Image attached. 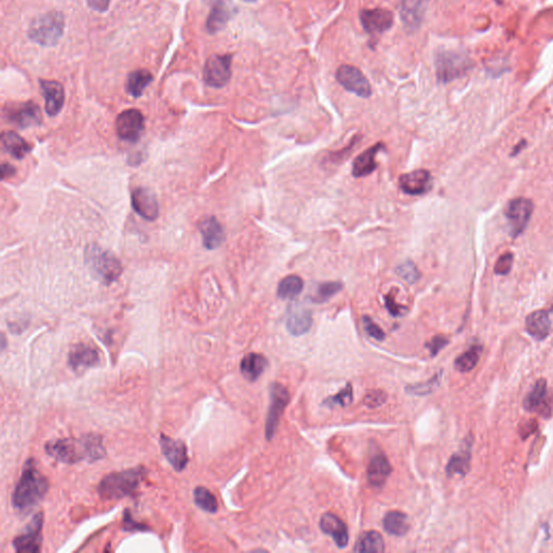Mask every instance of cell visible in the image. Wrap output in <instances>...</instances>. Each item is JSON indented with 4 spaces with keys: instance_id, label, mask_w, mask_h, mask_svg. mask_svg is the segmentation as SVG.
Wrapping results in <instances>:
<instances>
[{
    "instance_id": "47",
    "label": "cell",
    "mask_w": 553,
    "mask_h": 553,
    "mask_svg": "<svg viewBox=\"0 0 553 553\" xmlns=\"http://www.w3.org/2000/svg\"><path fill=\"white\" fill-rule=\"evenodd\" d=\"M87 4L94 11L103 14L108 10L111 0H87Z\"/></svg>"
},
{
    "instance_id": "18",
    "label": "cell",
    "mask_w": 553,
    "mask_h": 553,
    "mask_svg": "<svg viewBox=\"0 0 553 553\" xmlns=\"http://www.w3.org/2000/svg\"><path fill=\"white\" fill-rule=\"evenodd\" d=\"M288 331L294 336H300L306 334L310 330L313 325L311 311L302 304H292L288 310L287 321Z\"/></svg>"
},
{
    "instance_id": "45",
    "label": "cell",
    "mask_w": 553,
    "mask_h": 553,
    "mask_svg": "<svg viewBox=\"0 0 553 553\" xmlns=\"http://www.w3.org/2000/svg\"><path fill=\"white\" fill-rule=\"evenodd\" d=\"M449 342L450 340L445 338V336H435L430 342L427 343L426 347L430 351L431 355H437L440 352V350H442L449 344Z\"/></svg>"
},
{
    "instance_id": "17",
    "label": "cell",
    "mask_w": 553,
    "mask_h": 553,
    "mask_svg": "<svg viewBox=\"0 0 553 553\" xmlns=\"http://www.w3.org/2000/svg\"><path fill=\"white\" fill-rule=\"evenodd\" d=\"M429 0H400L401 21L409 31H415L422 25Z\"/></svg>"
},
{
    "instance_id": "9",
    "label": "cell",
    "mask_w": 553,
    "mask_h": 553,
    "mask_svg": "<svg viewBox=\"0 0 553 553\" xmlns=\"http://www.w3.org/2000/svg\"><path fill=\"white\" fill-rule=\"evenodd\" d=\"M336 79L347 91L355 93L360 98L371 96L372 88L362 71L351 65H342L336 71Z\"/></svg>"
},
{
    "instance_id": "1",
    "label": "cell",
    "mask_w": 553,
    "mask_h": 553,
    "mask_svg": "<svg viewBox=\"0 0 553 553\" xmlns=\"http://www.w3.org/2000/svg\"><path fill=\"white\" fill-rule=\"evenodd\" d=\"M46 452L48 455L56 458L64 464H76V462H96L102 460L106 455L103 447L102 438L98 435L90 433L79 439H59L52 440L46 445Z\"/></svg>"
},
{
    "instance_id": "39",
    "label": "cell",
    "mask_w": 553,
    "mask_h": 553,
    "mask_svg": "<svg viewBox=\"0 0 553 553\" xmlns=\"http://www.w3.org/2000/svg\"><path fill=\"white\" fill-rule=\"evenodd\" d=\"M352 386H351V384H347V386L343 390H340L338 395L329 397L327 400L323 401V405L330 407H336V405L345 407L352 403Z\"/></svg>"
},
{
    "instance_id": "15",
    "label": "cell",
    "mask_w": 553,
    "mask_h": 553,
    "mask_svg": "<svg viewBox=\"0 0 553 553\" xmlns=\"http://www.w3.org/2000/svg\"><path fill=\"white\" fill-rule=\"evenodd\" d=\"M132 207L136 213L144 220L153 222L159 215V206H158L156 196L149 189H134L131 196Z\"/></svg>"
},
{
    "instance_id": "6",
    "label": "cell",
    "mask_w": 553,
    "mask_h": 553,
    "mask_svg": "<svg viewBox=\"0 0 553 553\" xmlns=\"http://www.w3.org/2000/svg\"><path fill=\"white\" fill-rule=\"evenodd\" d=\"M435 65L439 83H447L462 77L472 67V61L464 52L442 51L437 54Z\"/></svg>"
},
{
    "instance_id": "35",
    "label": "cell",
    "mask_w": 553,
    "mask_h": 553,
    "mask_svg": "<svg viewBox=\"0 0 553 553\" xmlns=\"http://www.w3.org/2000/svg\"><path fill=\"white\" fill-rule=\"evenodd\" d=\"M304 289V281L298 275H288L279 283L278 296L283 300H292L300 295Z\"/></svg>"
},
{
    "instance_id": "32",
    "label": "cell",
    "mask_w": 553,
    "mask_h": 553,
    "mask_svg": "<svg viewBox=\"0 0 553 553\" xmlns=\"http://www.w3.org/2000/svg\"><path fill=\"white\" fill-rule=\"evenodd\" d=\"M355 552H374L380 553L385 551L384 540L382 535L377 532L370 531L361 534L358 540L355 542Z\"/></svg>"
},
{
    "instance_id": "28",
    "label": "cell",
    "mask_w": 553,
    "mask_h": 553,
    "mask_svg": "<svg viewBox=\"0 0 553 553\" xmlns=\"http://www.w3.org/2000/svg\"><path fill=\"white\" fill-rule=\"evenodd\" d=\"M525 323H527V331L535 340H544L550 333L551 320L547 311L538 310L531 313Z\"/></svg>"
},
{
    "instance_id": "2",
    "label": "cell",
    "mask_w": 553,
    "mask_h": 553,
    "mask_svg": "<svg viewBox=\"0 0 553 553\" xmlns=\"http://www.w3.org/2000/svg\"><path fill=\"white\" fill-rule=\"evenodd\" d=\"M49 489L47 479L36 468L34 460L25 462L22 476L14 489L12 504L18 510H29L41 502Z\"/></svg>"
},
{
    "instance_id": "41",
    "label": "cell",
    "mask_w": 553,
    "mask_h": 553,
    "mask_svg": "<svg viewBox=\"0 0 553 553\" xmlns=\"http://www.w3.org/2000/svg\"><path fill=\"white\" fill-rule=\"evenodd\" d=\"M397 273L403 280L407 281V283H412V285L417 283L418 279L420 278V273L418 271L417 267L411 260H407V262L401 264L397 268Z\"/></svg>"
},
{
    "instance_id": "7",
    "label": "cell",
    "mask_w": 553,
    "mask_h": 553,
    "mask_svg": "<svg viewBox=\"0 0 553 553\" xmlns=\"http://www.w3.org/2000/svg\"><path fill=\"white\" fill-rule=\"evenodd\" d=\"M231 54H214L208 59L203 69V79L209 87L223 88L231 77Z\"/></svg>"
},
{
    "instance_id": "43",
    "label": "cell",
    "mask_w": 553,
    "mask_h": 553,
    "mask_svg": "<svg viewBox=\"0 0 553 553\" xmlns=\"http://www.w3.org/2000/svg\"><path fill=\"white\" fill-rule=\"evenodd\" d=\"M363 325H365V331H367V333L369 334L372 338H374V340H385L384 331L380 329V325H376V323H374L370 317H367V315L363 317Z\"/></svg>"
},
{
    "instance_id": "23",
    "label": "cell",
    "mask_w": 553,
    "mask_h": 553,
    "mask_svg": "<svg viewBox=\"0 0 553 553\" xmlns=\"http://www.w3.org/2000/svg\"><path fill=\"white\" fill-rule=\"evenodd\" d=\"M320 529L323 533L331 536L340 548H345L348 544V529L346 524L333 513H325L321 517Z\"/></svg>"
},
{
    "instance_id": "3",
    "label": "cell",
    "mask_w": 553,
    "mask_h": 553,
    "mask_svg": "<svg viewBox=\"0 0 553 553\" xmlns=\"http://www.w3.org/2000/svg\"><path fill=\"white\" fill-rule=\"evenodd\" d=\"M146 473V469L143 467L111 473L101 481L98 493L103 499L106 500L121 499L126 496L132 495L136 493Z\"/></svg>"
},
{
    "instance_id": "4",
    "label": "cell",
    "mask_w": 553,
    "mask_h": 553,
    "mask_svg": "<svg viewBox=\"0 0 553 553\" xmlns=\"http://www.w3.org/2000/svg\"><path fill=\"white\" fill-rule=\"evenodd\" d=\"M65 20L62 12L51 11L38 16L31 22L29 37L44 47L56 45L64 33Z\"/></svg>"
},
{
    "instance_id": "19",
    "label": "cell",
    "mask_w": 553,
    "mask_h": 553,
    "mask_svg": "<svg viewBox=\"0 0 553 553\" xmlns=\"http://www.w3.org/2000/svg\"><path fill=\"white\" fill-rule=\"evenodd\" d=\"M399 184L403 193L420 196L430 191L432 178L427 170H415L401 176Z\"/></svg>"
},
{
    "instance_id": "34",
    "label": "cell",
    "mask_w": 553,
    "mask_h": 553,
    "mask_svg": "<svg viewBox=\"0 0 553 553\" xmlns=\"http://www.w3.org/2000/svg\"><path fill=\"white\" fill-rule=\"evenodd\" d=\"M482 346L480 345H473L468 350L465 351L455 360V369L462 373L472 371L480 360L481 353H482Z\"/></svg>"
},
{
    "instance_id": "25",
    "label": "cell",
    "mask_w": 553,
    "mask_h": 553,
    "mask_svg": "<svg viewBox=\"0 0 553 553\" xmlns=\"http://www.w3.org/2000/svg\"><path fill=\"white\" fill-rule=\"evenodd\" d=\"M382 148H384V145L382 143H378V144L370 147L369 149L363 151L358 157L355 158L352 163L353 176H355V178H363V176L373 173L376 168H377L376 156Z\"/></svg>"
},
{
    "instance_id": "8",
    "label": "cell",
    "mask_w": 553,
    "mask_h": 553,
    "mask_svg": "<svg viewBox=\"0 0 553 553\" xmlns=\"http://www.w3.org/2000/svg\"><path fill=\"white\" fill-rule=\"evenodd\" d=\"M290 401V395L287 389L278 382H273L270 386V407L266 418L265 435L267 440H271L278 428L279 422L283 411Z\"/></svg>"
},
{
    "instance_id": "20",
    "label": "cell",
    "mask_w": 553,
    "mask_h": 553,
    "mask_svg": "<svg viewBox=\"0 0 553 553\" xmlns=\"http://www.w3.org/2000/svg\"><path fill=\"white\" fill-rule=\"evenodd\" d=\"M161 447L163 455L167 458L168 462L173 467L174 470H184L188 462V455H187V447L185 443L181 440H174L169 437L161 435Z\"/></svg>"
},
{
    "instance_id": "50",
    "label": "cell",
    "mask_w": 553,
    "mask_h": 553,
    "mask_svg": "<svg viewBox=\"0 0 553 553\" xmlns=\"http://www.w3.org/2000/svg\"><path fill=\"white\" fill-rule=\"evenodd\" d=\"M243 1H245V3H254V1H258V0H243Z\"/></svg>"
},
{
    "instance_id": "38",
    "label": "cell",
    "mask_w": 553,
    "mask_h": 553,
    "mask_svg": "<svg viewBox=\"0 0 553 553\" xmlns=\"http://www.w3.org/2000/svg\"><path fill=\"white\" fill-rule=\"evenodd\" d=\"M343 285L340 283H336V281H332V283H320V285L315 289V295H313V300L315 303H325L329 300L330 298H333L334 295L338 293L342 290Z\"/></svg>"
},
{
    "instance_id": "16",
    "label": "cell",
    "mask_w": 553,
    "mask_h": 553,
    "mask_svg": "<svg viewBox=\"0 0 553 553\" xmlns=\"http://www.w3.org/2000/svg\"><path fill=\"white\" fill-rule=\"evenodd\" d=\"M235 14L237 8L230 0H216L206 23L207 31L210 34L218 33L228 24Z\"/></svg>"
},
{
    "instance_id": "42",
    "label": "cell",
    "mask_w": 553,
    "mask_h": 553,
    "mask_svg": "<svg viewBox=\"0 0 553 553\" xmlns=\"http://www.w3.org/2000/svg\"><path fill=\"white\" fill-rule=\"evenodd\" d=\"M387 395L382 390H373L371 392L367 393V396L363 399V403L367 405V407H378L380 405H384L386 402Z\"/></svg>"
},
{
    "instance_id": "14",
    "label": "cell",
    "mask_w": 553,
    "mask_h": 553,
    "mask_svg": "<svg viewBox=\"0 0 553 553\" xmlns=\"http://www.w3.org/2000/svg\"><path fill=\"white\" fill-rule=\"evenodd\" d=\"M363 29L372 36H380L391 29L393 24L392 12L382 8L363 9L360 11Z\"/></svg>"
},
{
    "instance_id": "30",
    "label": "cell",
    "mask_w": 553,
    "mask_h": 553,
    "mask_svg": "<svg viewBox=\"0 0 553 553\" xmlns=\"http://www.w3.org/2000/svg\"><path fill=\"white\" fill-rule=\"evenodd\" d=\"M1 143H3V148L5 149L6 153H9L18 161L23 159L31 151V145H29L22 136H19L16 132H4L3 136H1Z\"/></svg>"
},
{
    "instance_id": "37",
    "label": "cell",
    "mask_w": 553,
    "mask_h": 553,
    "mask_svg": "<svg viewBox=\"0 0 553 553\" xmlns=\"http://www.w3.org/2000/svg\"><path fill=\"white\" fill-rule=\"evenodd\" d=\"M195 502L199 508L207 512L214 513L218 511V504L215 496L203 487H196L193 491Z\"/></svg>"
},
{
    "instance_id": "5",
    "label": "cell",
    "mask_w": 553,
    "mask_h": 553,
    "mask_svg": "<svg viewBox=\"0 0 553 553\" xmlns=\"http://www.w3.org/2000/svg\"><path fill=\"white\" fill-rule=\"evenodd\" d=\"M86 264L105 285L113 283L123 273V266L111 252L98 245H89L86 250Z\"/></svg>"
},
{
    "instance_id": "36",
    "label": "cell",
    "mask_w": 553,
    "mask_h": 553,
    "mask_svg": "<svg viewBox=\"0 0 553 553\" xmlns=\"http://www.w3.org/2000/svg\"><path fill=\"white\" fill-rule=\"evenodd\" d=\"M547 398V382L539 380L535 382L532 390L529 391L524 400V409L527 411L534 412L542 407Z\"/></svg>"
},
{
    "instance_id": "29",
    "label": "cell",
    "mask_w": 553,
    "mask_h": 553,
    "mask_svg": "<svg viewBox=\"0 0 553 553\" xmlns=\"http://www.w3.org/2000/svg\"><path fill=\"white\" fill-rule=\"evenodd\" d=\"M267 359L260 353H249L241 361L240 371L243 377L255 382L267 367Z\"/></svg>"
},
{
    "instance_id": "26",
    "label": "cell",
    "mask_w": 553,
    "mask_h": 553,
    "mask_svg": "<svg viewBox=\"0 0 553 553\" xmlns=\"http://www.w3.org/2000/svg\"><path fill=\"white\" fill-rule=\"evenodd\" d=\"M471 447H472V438L468 437L462 443V449L454 454L447 466V476L453 477L455 475L466 476L470 468Z\"/></svg>"
},
{
    "instance_id": "46",
    "label": "cell",
    "mask_w": 553,
    "mask_h": 553,
    "mask_svg": "<svg viewBox=\"0 0 553 553\" xmlns=\"http://www.w3.org/2000/svg\"><path fill=\"white\" fill-rule=\"evenodd\" d=\"M385 302H386V308L393 317H401L407 313V309L405 306L397 304L396 300L392 296L387 295L385 298Z\"/></svg>"
},
{
    "instance_id": "11",
    "label": "cell",
    "mask_w": 553,
    "mask_h": 553,
    "mask_svg": "<svg viewBox=\"0 0 553 553\" xmlns=\"http://www.w3.org/2000/svg\"><path fill=\"white\" fill-rule=\"evenodd\" d=\"M533 211V203L527 198L513 199L508 203L506 208V218L512 237H517L527 228Z\"/></svg>"
},
{
    "instance_id": "10",
    "label": "cell",
    "mask_w": 553,
    "mask_h": 553,
    "mask_svg": "<svg viewBox=\"0 0 553 553\" xmlns=\"http://www.w3.org/2000/svg\"><path fill=\"white\" fill-rule=\"evenodd\" d=\"M144 116L138 109L123 111L116 121L118 136L126 142H138L144 131Z\"/></svg>"
},
{
    "instance_id": "48",
    "label": "cell",
    "mask_w": 553,
    "mask_h": 553,
    "mask_svg": "<svg viewBox=\"0 0 553 553\" xmlns=\"http://www.w3.org/2000/svg\"><path fill=\"white\" fill-rule=\"evenodd\" d=\"M123 527H125V529H128V531H133V529H145V527H142V525L138 524V523H136V521L131 518V514H130L129 517H127V513H126L125 524H123Z\"/></svg>"
},
{
    "instance_id": "12",
    "label": "cell",
    "mask_w": 553,
    "mask_h": 553,
    "mask_svg": "<svg viewBox=\"0 0 553 553\" xmlns=\"http://www.w3.org/2000/svg\"><path fill=\"white\" fill-rule=\"evenodd\" d=\"M5 116L9 123L18 126L21 129L41 125L43 121L41 108L33 102L20 103L6 107Z\"/></svg>"
},
{
    "instance_id": "24",
    "label": "cell",
    "mask_w": 553,
    "mask_h": 553,
    "mask_svg": "<svg viewBox=\"0 0 553 553\" xmlns=\"http://www.w3.org/2000/svg\"><path fill=\"white\" fill-rule=\"evenodd\" d=\"M203 235V245L208 250H215L223 245L225 240L224 228L215 218H205L198 225Z\"/></svg>"
},
{
    "instance_id": "33",
    "label": "cell",
    "mask_w": 553,
    "mask_h": 553,
    "mask_svg": "<svg viewBox=\"0 0 553 553\" xmlns=\"http://www.w3.org/2000/svg\"><path fill=\"white\" fill-rule=\"evenodd\" d=\"M385 531L393 536H405L409 532L407 517L400 511H390L382 520Z\"/></svg>"
},
{
    "instance_id": "44",
    "label": "cell",
    "mask_w": 553,
    "mask_h": 553,
    "mask_svg": "<svg viewBox=\"0 0 553 553\" xmlns=\"http://www.w3.org/2000/svg\"><path fill=\"white\" fill-rule=\"evenodd\" d=\"M513 256L511 253H506L504 255L500 256L498 258L497 263L495 265V273L497 275H504L509 273V271L512 268Z\"/></svg>"
},
{
    "instance_id": "49",
    "label": "cell",
    "mask_w": 553,
    "mask_h": 553,
    "mask_svg": "<svg viewBox=\"0 0 553 553\" xmlns=\"http://www.w3.org/2000/svg\"><path fill=\"white\" fill-rule=\"evenodd\" d=\"M16 174V168L14 166L9 165V163H4L1 167V176L3 178H11Z\"/></svg>"
},
{
    "instance_id": "31",
    "label": "cell",
    "mask_w": 553,
    "mask_h": 553,
    "mask_svg": "<svg viewBox=\"0 0 553 553\" xmlns=\"http://www.w3.org/2000/svg\"><path fill=\"white\" fill-rule=\"evenodd\" d=\"M153 81V75L147 69H138L128 76L127 91L133 98H140L144 90Z\"/></svg>"
},
{
    "instance_id": "22",
    "label": "cell",
    "mask_w": 553,
    "mask_h": 553,
    "mask_svg": "<svg viewBox=\"0 0 553 553\" xmlns=\"http://www.w3.org/2000/svg\"><path fill=\"white\" fill-rule=\"evenodd\" d=\"M41 89L45 98L46 113L52 117L59 115L65 102L63 86L58 81H41Z\"/></svg>"
},
{
    "instance_id": "27",
    "label": "cell",
    "mask_w": 553,
    "mask_h": 553,
    "mask_svg": "<svg viewBox=\"0 0 553 553\" xmlns=\"http://www.w3.org/2000/svg\"><path fill=\"white\" fill-rule=\"evenodd\" d=\"M390 462L382 453L376 454L367 467V481L372 487H380L390 476Z\"/></svg>"
},
{
    "instance_id": "21",
    "label": "cell",
    "mask_w": 553,
    "mask_h": 553,
    "mask_svg": "<svg viewBox=\"0 0 553 553\" xmlns=\"http://www.w3.org/2000/svg\"><path fill=\"white\" fill-rule=\"evenodd\" d=\"M98 362H100V355H98V350L89 345H77L69 352V365L77 373L96 367Z\"/></svg>"
},
{
    "instance_id": "13",
    "label": "cell",
    "mask_w": 553,
    "mask_h": 553,
    "mask_svg": "<svg viewBox=\"0 0 553 553\" xmlns=\"http://www.w3.org/2000/svg\"><path fill=\"white\" fill-rule=\"evenodd\" d=\"M44 514L37 513L26 527L24 533L16 537L12 544L18 552H38L41 551V529H43Z\"/></svg>"
},
{
    "instance_id": "40",
    "label": "cell",
    "mask_w": 553,
    "mask_h": 553,
    "mask_svg": "<svg viewBox=\"0 0 553 553\" xmlns=\"http://www.w3.org/2000/svg\"><path fill=\"white\" fill-rule=\"evenodd\" d=\"M441 375L442 374L439 373L437 375L433 376L428 382H422V384L410 385L407 387V391L414 396H426L429 393L432 392L440 384Z\"/></svg>"
}]
</instances>
